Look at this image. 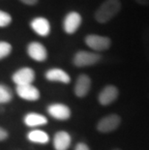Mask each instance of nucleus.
Returning a JSON list of instances; mask_svg holds the SVG:
<instances>
[{
	"label": "nucleus",
	"mask_w": 149,
	"mask_h": 150,
	"mask_svg": "<svg viewBox=\"0 0 149 150\" xmlns=\"http://www.w3.org/2000/svg\"><path fill=\"white\" fill-rule=\"evenodd\" d=\"M35 79V72L29 67H23L16 71L12 76V81L14 83L18 85L32 84Z\"/></svg>",
	"instance_id": "nucleus-7"
},
{
	"label": "nucleus",
	"mask_w": 149,
	"mask_h": 150,
	"mask_svg": "<svg viewBox=\"0 0 149 150\" xmlns=\"http://www.w3.org/2000/svg\"><path fill=\"white\" fill-rule=\"evenodd\" d=\"M84 42L88 47L95 52H104L112 46V40L109 37L97 34H89L84 38Z\"/></svg>",
	"instance_id": "nucleus-3"
},
{
	"label": "nucleus",
	"mask_w": 149,
	"mask_h": 150,
	"mask_svg": "<svg viewBox=\"0 0 149 150\" xmlns=\"http://www.w3.org/2000/svg\"><path fill=\"white\" fill-rule=\"evenodd\" d=\"M27 54L29 55L30 58L38 62L46 61L47 58V50L46 47L43 44L36 42V41L28 44Z\"/></svg>",
	"instance_id": "nucleus-9"
},
{
	"label": "nucleus",
	"mask_w": 149,
	"mask_h": 150,
	"mask_svg": "<svg viewBox=\"0 0 149 150\" xmlns=\"http://www.w3.org/2000/svg\"><path fill=\"white\" fill-rule=\"evenodd\" d=\"M121 7L120 0H105L95 12V20L99 23H107L118 14Z\"/></svg>",
	"instance_id": "nucleus-1"
},
{
	"label": "nucleus",
	"mask_w": 149,
	"mask_h": 150,
	"mask_svg": "<svg viewBox=\"0 0 149 150\" xmlns=\"http://www.w3.org/2000/svg\"><path fill=\"white\" fill-rule=\"evenodd\" d=\"M136 3L141 6H148L149 5V0H135Z\"/></svg>",
	"instance_id": "nucleus-24"
},
{
	"label": "nucleus",
	"mask_w": 149,
	"mask_h": 150,
	"mask_svg": "<svg viewBox=\"0 0 149 150\" xmlns=\"http://www.w3.org/2000/svg\"><path fill=\"white\" fill-rule=\"evenodd\" d=\"M82 21V18L80 13L72 11L65 16L63 21V29L66 34L72 35L76 33L80 28Z\"/></svg>",
	"instance_id": "nucleus-5"
},
{
	"label": "nucleus",
	"mask_w": 149,
	"mask_h": 150,
	"mask_svg": "<svg viewBox=\"0 0 149 150\" xmlns=\"http://www.w3.org/2000/svg\"><path fill=\"white\" fill-rule=\"evenodd\" d=\"M30 27L41 37H47L50 33V23L44 17H36L30 22Z\"/></svg>",
	"instance_id": "nucleus-12"
},
{
	"label": "nucleus",
	"mask_w": 149,
	"mask_h": 150,
	"mask_svg": "<svg viewBox=\"0 0 149 150\" xmlns=\"http://www.w3.org/2000/svg\"><path fill=\"white\" fill-rule=\"evenodd\" d=\"M47 111L52 118L61 121L68 120L72 115L70 108L62 103H53L49 105L47 108Z\"/></svg>",
	"instance_id": "nucleus-6"
},
{
	"label": "nucleus",
	"mask_w": 149,
	"mask_h": 150,
	"mask_svg": "<svg viewBox=\"0 0 149 150\" xmlns=\"http://www.w3.org/2000/svg\"><path fill=\"white\" fill-rule=\"evenodd\" d=\"M112 150H121L120 148H114V149H112Z\"/></svg>",
	"instance_id": "nucleus-25"
},
{
	"label": "nucleus",
	"mask_w": 149,
	"mask_h": 150,
	"mask_svg": "<svg viewBox=\"0 0 149 150\" xmlns=\"http://www.w3.org/2000/svg\"><path fill=\"white\" fill-rule=\"evenodd\" d=\"M12 45L6 41H0V60L6 58L12 52Z\"/></svg>",
	"instance_id": "nucleus-19"
},
{
	"label": "nucleus",
	"mask_w": 149,
	"mask_h": 150,
	"mask_svg": "<svg viewBox=\"0 0 149 150\" xmlns=\"http://www.w3.org/2000/svg\"><path fill=\"white\" fill-rule=\"evenodd\" d=\"M23 122L27 127H38L46 125L47 123V118L40 113L28 112L23 117Z\"/></svg>",
	"instance_id": "nucleus-15"
},
{
	"label": "nucleus",
	"mask_w": 149,
	"mask_h": 150,
	"mask_svg": "<svg viewBox=\"0 0 149 150\" xmlns=\"http://www.w3.org/2000/svg\"><path fill=\"white\" fill-rule=\"evenodd\" d=\"M119 96V90L118 88L114 85H107L102 89L98 95V102L102 106H109L112 104L113 102L117 100Z\"/></svg>",
	"instance_id": "nucleus-8"
},
{
	"label": "nucleus",
	"mask_w": 149,
	"mask_h": 150,
	"mask_svg": "<svg viewBox=\"0 0 149 150\" xmlns=\"http://www.w3.org/2000/svg\"><path fill=\"white\" fill-rule=\"evenodd\" d=\"M27 139L31 142L39 143V144H47L49 142V134L42 130H32L27 134Z\"/></svg>",
	"instance_id": "nucleus-16"
},
{
	"label": "nucleus",
	"mask_w": 149,
	"mask_h": 150,
	"mask_svg": "<svg viewBox=\"0 0 149 150\" xmlns=\"http://www.w3.org/2000/svg\"><path fill=\"white\" fill-rule=\"evenodd\" d=\"M45 78L49 81L61 82V83L68 84L71 82V76L67 72L59 68H52L47 70L45 74Z\"/></svg>",
	"instance_id": "nucleus-13"
},
{
	"label": "nucleus",
	"mask_w": 149,
	"mask_h": 150,
	"mask_svg": "<svg viewBox=\"0 0 149 150\" xmlns=\"http://www.w3.org/2000/svg\"><path fill=\"white\" fill-rule=\"evenodd\" d=\"M75 150H90L89 146H88L86 143L84 142H78L77 145H76Z\"/></svg>",
	"instance_id": "nucleus-22"
},
{
	"label": "nucleus",
	"mask_w": 149,
	"mask_h": 150,
	"mask_svg": "<svg viewBox=\"0 0 149 150\" xmlns=\"http://www.w3.org/2000/svg\"><path fill=\"white\" fill-rule=\"evenodd\" d=\"M20 2H23V4L28 5V6H34L36 5L39 0H20Z\"/></svg>",
	"instance_id": "nucleus-23"
},
{
	"label": "nucleus",
	"mask_w": 149,
	"mask_h": 150,
	"mask_svg": "<svg viewBox=\"0 0 149 150\" xmlns=\"http://www.w3.org/2000/svg\"><path fill=\"white\" fill-rule=\"evenodd\" d=\"M141 42H142V47H143L144 55L149 61V26H146L143 29V31H142Z\"/></svg>",
	"instance_id": "nucleus-18"
},
{
	"label": "nucleus",
	"mask_w": 149,
	"mask_h": 150,
	"mask_svg": "<svg viewBox=\"0 0 149 150\" xmlns=\"http://www.w3.org/2000/svg\"><path fill=\"white\" fill-rule=\"evenodd\" d=\"M91 88V79L89 76L81 74L78 76L77 81L75 83L74 92L75 95L78 98H83L89 93Z\"/></svg>",
	"instance_id": "nucleus-11"
},
{
	"label": "nucleus",
	"mask_w": 149,
	"mask_h": 150,
	"mask_svg": "<svg viewBox=\"0 0 149 150\" xmlns=\"http://www.w3.org/2000/svg\"><path fill=\"white\" fill-rule=\"evenodd\" d=\"M9 137V133L7 130H5L4 128L0 127V142H3V140L7 139Z\"/></svg>",
	"instance_id": "nucleus-21"
},
{
	"label": "nucleus",
	"mask_w": 149,
	"mask_h": 150,
	"mask_svg": "<svg viewBox=\"0 0 149 150\" xmlns=\"http://www.w3.org/2000/svg\"><path fill=\"white\" fill-rule=\"evenodd\" d=\"M18 97L26 101H38L40 99V91L33 84L18 85L16 88Z\"/></svg>",
	"instance_id": "nucleus-10"
},
{
	"label": "nucleus",
	"mask_w": 149,
	"mask_h": 150,
	"mask_svg": "<svg viewBox=\"0 0 149 150\" xmlns=\"http://www.w3.org/2000/svg\"><path fill=\"white\" fill-rule=\"evenodd\" d=\"M12 22L11 15L7 12L0 10V27H6Z\"/></svg>",
	"instance_id": "nucleus-20"
},
{
	"label": "nucleus",
	"mask_w": 149,
	"mask_h": 150,
	"mask_svg": "<svg viewBox=\"0 0 149 150\" xmlns=\"http://www.w3.org/2000/svg\"><path fill=\"white\" fill-rule=\"evenodd\" d=\"M102 55L98 52H87V50H78L73 57V64L78 68H84L96 65L101 61Z\"/></svg>",
	"instance_id": "nucleus-2"
},
{
	"label": "nucleus",
	"mask_w": 149,
	"mask_h": 150,
	"mask_svg": "<svg viewBox=\"0 0 149 150\" xmlns=\"http://www.w3.org/2000/svg\"><path fill=\"white\" fill-rule=\"evenodd\" d=\"M13 99V92L10 87L5 84H0V104H8Z\"/></svg>",
	"instance_id": "nucleus-17"
},
{
	"label": "nucleus",
	"mask_w": 149,
	"mask_h": 150,
	"mask_svg": "<svg viewBox=\"0 0 149 150\" xmlns=\"http://www.w3.org/2000/svg\"><path fill=\"white\" fill-rule=\"evenodd\" d=\"M121 124V117L118 114L112 113L101 118L97 123V130L100 133L107 134L115 131Z\"/></svg>",
	"instance_id": "nucleus-4"
},
{
	"label": "nucleus",
	"mask_w": 149,
	"mask_h": 150,
	"mask_svg": "<svg viewBox=\"0 0 149 150\" xmlns=\"http://www.w3.org/2000/svg\"><path fill=\"white\" fill-rule=\"evenodd\" d=\"M71 142L72 138L66 131H59L53 137V147L55 150H68Z\"/></svg>",
	"instance_id": "nucleus-14"
}]
</instances>
